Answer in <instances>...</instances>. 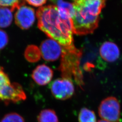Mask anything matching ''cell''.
<instances>
[{"label":"cell","mask_w":122,"mask_h":122,"mask_svg":"<svg viewBox=\"0 0 122 122\" xmlns=\"http://www.w3.org/2000/svg\"><path fill=\"white\" fill-rule=\"evenodd\" d=\"M52 96L59 100H66L70 98L75 92L72 80L62 77L56 79L50 85Z\"/></svg>","instance_id":"obj_5"},{"label":"cell","mask_w":122,"mask_h":122,"mask_svg":"<svg viewBox=\"0 0 122 122\" xmlns=\"http://www.w3.org/2000/svg\"><path fill=\"white\" fill-rule=\"evenodd\" d=\"M53 76L52 69L45 64L38 66L33 71L32 78L39 86H45L50 82Z\"/></svg>","instance_id":"obj_9"},{"label":"cell","mask_w":122,"mask_h":122,"mask_svg":"<svg viewBox=\"0 0 122 122\" xmlns=\"http://www.w3.org/2000/svg\"><path fill=\"white\" fill-rule=\"evenodd\" d=\"M13 11L9 8L0 7V28L9 27L13 20Z\"/></svg>","instance_id":"obj_12"},{"label":"cell","mask_w":122,"mask_h":122,"mask_svg":"<svg viewBox=\"0 0 122 122\" xmlns=\"http://www.w3.org/2000/svg\"><path fill=\"white\" fill-rule=\"evenodd\" d=\"M39 49L44 60L49 61L57 60L60 57L62 51L61 45L51 39L43 41L41 44Z\"/></svg>","instance_id":"obj_8"},{"label":"cell","mask_w":122,"mask_h":122,"mask_svg":"<svg viewBox=\"0 0 122 122\" xmlns=\"http://www.w3.org/2000/svg\"><path fill=\"white\" fill-rule=\"evenodd\" d=\"M37 119L38 122H59L56 112L51 109L42 110L39 114Z\"/></svg>","instance_id":"obj_14"},{"label":"cell","mask_w":122,"mask_h":122,"mask_svg":"<svg viewBox=\"0 0 122 122\" xmlns=\"http://www.w3.org/2000/svg\"><path fill=\"white\" fill-rule=\"evenodd\" d=\"M98 122H109V121H106L105 120H100L99 121H98Z\"/></svg>","instance_id":"obj_21"},{"label":"cell","mask_w":122,"mask_h":122,"mask_svg":"<svg viewBox=\"0 0 122 122\" xmlns=\"http://www.w3.org/2000/svg\"><path fill=\"white\" fill-rule=\"evenodd\" d=\"M16 25L22 30H28L34 24L35 20V10L23 5L16 10L15 15Z\"/></svg>","instance_id":"obj_7"},{"label":"cell","mask_w":122,"mask_h":122,"mask_svg":"<svg viewBox=\"0 0 122 122\" xmlns=\"http://www.w3.org/2000/svg\"><path fill=\"white\" fill-rule=\"evenodd\" d=\"M11 83L4 68L0 66V95Z\"/></svg>","instance_id":"obj_17"},{"label":"cell","mask_w":122,"mask_h":122,"mask_svg":"<svg viewBox=\"0 0 122 122\" xmlns=\"http://www.w3.org/2000/svg\"><path fill=\"white\" fill-rule=\"evenodd\" d=\"M26 2L33 6L35 7L41 6L45 4L47 0H25Z\"/></svg>","instance_id":"obj_20"},{"label":"cell","mask_w":122,"mask_h":122,"mask_svg":"<svg viewBox=\"0 0 122 122\" xmlns=\"http://www.w3.org/2000/svg\"><path fill=\"white\" fill-rule=\"evenodd\" d=\"M25 5V0H0V7H8L13 11Z\"/></svg>","instance_id":"obj_16"},{"label":"cell","mask_w":122,"mask_h":122,"mask_svg":"<svg viewBox=\"0 0 122 122\" xmlns=\"http://www.w3.org/2000/svg\"><path fill=\"white\" fill-rule=\"evenodd\" d=\"M76 0H50L56 6L61 18L71 20L74 14V3Z\"/></svg>","instance_id":"obj_11"},{"label":"cell","mask_w":122,"mask_h":122,"mask_svg":"<svg viewBox=\"0 0 122 122\" xmlns=\"http://www.w3.org/2000/svg\"><path fill=\"white\" fill-rule=\"evenodd\" d=\"M26 95L22 86L18 83H11L0 95V101L5 105L17 103L26 99Z\"/></svg>","instance_id":"obj_6"},{"label":"cell","mask_w":122,"mask_h":122,"mask_svg":"<svg viewBox=\"0 0 122 122\" xmlns=\"http://www.w3.org/2000/svg\"><path fill=\"white\" fill-rule=\"evenodd\" d=\"M100 53V56L106 61L113 62L119 58L120 51L116 44L113 42L106 41L101 46Z\"/></svg>","instance_id":"obj_10"},{"label":"cell","mask_w":122,"mask_h":122,"mask_svg":"<svg viewBox=\"0 0 122 122\" xmlns=\"http://www.w3.org/2000/svg\"><path fill=\"white\" fill-rule=\"evenodd\" d=\"M78 120L79 122H97L95 112L86 108L81 109L79 113Z\"/></svg>","instance_id":"obj_15"},{"label":"cell","mask_w":122,"mask_h":122,"mask_svg":"<svg viewBox=\"0 0 122 122\" xmlns=\"http://www.w3.org/2000/svg\"><path fill=\"white\" fill-rule=\"evenodd\" d=\"M99 114L103 120L109 122H119L120 105L118 99L110 96L102 100L99 107Z\"/></svg>","instance_id":"obj_4"},{"label":"cell","mask_w":122,"mask_h":122,"mask_svg":"<svg viewBox=\"0 0 122 122\" xmlns=\"http://www.w3.org/2000/svg\"><path fill=\"white\" fill-rule=\"evenodd\" d=\"M106 0H76L71 18L73 33L79 35L92 34L97 29L99 15Z\"/></svg>","instance_id":"obj_2"},{"label":"cell","mask_w":122,"mask_h":122,"mask_svg":"<svg viewBox=\"0 0 122 122\" xmlns=\"http://www.w3.org/2000/svg\"><path fill=\"white\" fill-rule=\"evenodd\" d=\"M61 64L59 69L62 77L73 79L77 84L82 87L84 85L83 75L80 68L82 52L75 45L62 48Z\"/></svg>","instance_id":"obj_3"},{"label":"cell","mask_w":122,"mask_h":122,"mask_svg":"<svg viewBox=\"0 0 122 122\" xmlns=\"http://www.w3.org/2000/svg\"><path fill=\"white\" fill-rule=\"evenodd\" d=\"M36 15L39 28L51 39L56 41L62 48L74 45L71 19L61 18L56 6H42L37 10Z\"/></svg>","instance_id":"obj_1"},{"label":"cell","mask_w":122,"mask_h":122,"mask_svg":"<svg viewBox=\"0 0 122 122\" xmlns=\"http://www.w3.org/2000/svg\"><path fill=\"white\" fill-rule=\"evenodd\" d=\"M8 36L4 31L0 30V50L3 49L8 43Z\"/></svg>","instance_id":"obj_19"},{"label":"cell","mask_w":122,"mask_h":122,"mask_svg":"<svg viewBox=\"0 0 122 122\" xmlns=\"http://www.w3.org/2000/svg\"><path fill=\"white\" fill-rule=\"evenodd\" d=\"M24 55L26 60L31 63L38 61L41 56L39 48L35 45H29L25 49Z\"/></svg>","instance_id":"obj_13"},{"label":"cell","mask_w":122,"mask_h":122,"mask_svg":"<svg viewBox=\"0 0 122 122\" xmlns=\"http://www.w3.org/2000/svg\"><path fill=\"white\" fill-rule=\"evenodd\" d=\"M0 122H25V119L20 114L16 113H10L5 114Z\"/></svg>","instance_id":"obj_18"}]
</instances>
